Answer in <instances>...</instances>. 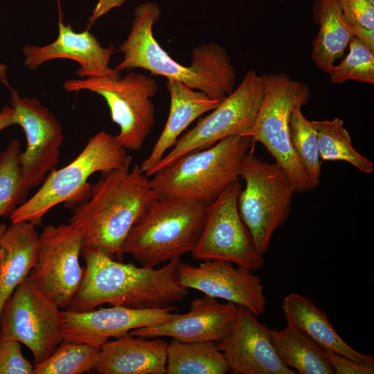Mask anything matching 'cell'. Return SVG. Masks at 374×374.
Masks as SVG:
<instances>
[{
	"mask_svg": "<svg viewBox=\"0 0 374 374\" xmlns=\"http://www.w3.org/2000/svg\"><path fill=\"white\" fill-rule=\"evenodd\" d=\"M13 109L6 106L0 112V132L11 125H13Z\"/></svg>",
	"mask_w": 374,
	"mask_h": 374,
	"instance_id": "37",
	"label": "cell"
},
{
	"mask_svg": "<svg viewBox=\"0 0 374 374\" xmlns=\"http://www.w3.org/2000/svg\"><path fill=\"white\" fill-rule=\"evenodd\" d=\"M63 310L24 280L0 312V339L17 341L32 353L34 364L49 357L63 340Z\"/></svg>",
	"mask_w": 374,
	"mask_h": 374,
	"instance_id": "11",
	"label": "cell"
},
{
	"mask_svg": "<svg viewBox=\"0 0 374 374\" xmlns=\"http://www.w3.org/2000/svg\"><path fill=\"white\" fill-rule=\"evenodd\" d=\"M253 144L250 136L235 135L189 152L155 172L150 185L157 198L181 197L211 204L240 178L242 162Z\"/></svg>",
	"mask_w": 374,
	"mask_h": 374,
	"instance_id": "5",
	"label": "cell"
},
{
	"mask_svg": "<svg viewBox=\"0 0 374 374\" xmlns=\"http://www.w3.org/2000/svg\"><path fill=\"white\" fill-rule=\"evenodd\" d=\"M344 20L353 37L374 51V29H368L355 22L348 21L345 19Z\"/></svg>",
	"mask_w": 374,
	"mask_h": 374,
	"instance_id": "36",
	"label": "cell"
},
{
	"mask_svg": "<svg viewBox=\"0 0 374 374\" xmlns=\"http://www.w3.org/2000/svg\"><path fill=\"white\" fill-rule=\"evenodd\" d=\"M125 1V0H98L88 18L87 29L89 30L98 19L105 15L111 10L121 7Z\"/></svg>",
	"mask_w": 374,
	"mask_h": 374,
	"instance_id": "35",
	"label": "cell"
},
{
	"mask_svg": "<svg viewBox=\"0 0 374 374\" xmlns=\"http://www.w3.org/2000/svg\"><path fill=\"white\" fill-rule=\"evenodd\" d=\"M238 317L231 331L217 342L233 374H296L278 358L269 328L247 308L236 305Z\"/></svg>",
	"mask_w": 374,
	"mask_h": 374,
	"instance_id": "18",
	"label": "cell"
},
{
	"mask_svg": "<svg viewBox=\"0 0 374 374\" xmlns=\"http://www.w3.org/2000/svg\"><path fill=\"white\" fill-rule=\"evenodd\" d=\"M346 21L374 29V5L368 0H336Z\"/></svg>",
	"mask_w": 374,
	"mask_h": 374,
	"instance_id": "33",
	"label": "cell"
},
{
	"mask_svg": "<svg viewBox=\"0 0 374 374\" xmlns=\"http://www.w3.org/2000/svg\"><path fill=\"white\" fill-rule=\"evenodd\" d=\"M130 155L121 167L102 173L86 196L73 205L69 224L82 235V245L123 260L122 247L132 226L156 199L148 177Z\"/></svg>",
	"mask_w": 374,
	"mask_h": 374,
	"instance_id": "3",
	"label": "cell"
},
{
	"mask_svg": "<svg viewBox=\"0 0 374 374\" xmlns=\"http://www.w3.org/2000/svg\"><path fill=\"white\" fill-rule=\"evenodd\" d=\"M372 4L374 5V0H368Z\"/></svg>",
	"mask_w": 374,
	"mask_h": 374,
	"instance_id": "40",
	"label": "cell"
},
{
	"mask_svg": "<svg viewBox=\"0 0 374 374\" xmlns=\"http://www.w3.org/2000/svg\"><path fill=\"white\" fill-rule=\"evenodd\" d=\"M301 107L292 111L290 118V138L292 147L312 182L317 187L321 175L317 129L308 120Z\"/></svg>",
	"mask_w": 374,
	"mask_h": 374,
	"instance_id": "30",
	"label": "cell"
},
{
	"mask_svg": "<svg viewBox=\"0 0 374 374\" xmlns=\"http://www.w3.org/2000/svg\"><path fill=\"white\" fill-rule=\"evenodd\" d=\"M179 280L187 289L242 305L256 317L265 311L267 301L261 278L229 261L207 260L197 266L181 262Z\"/></svg>",
	"mask_w": 374,
	"mask_h": 374,
	"instance_id": "15",
	"label": "cell"
},
{
	"mask_svg": "<svg viewBox=\"0 0 374 374\" xmlns=\"http://www.w3.org/2000/svg\"><path fill=\"white\" fill-rule=\"evenodd\" d=\"M82 247V235L71 224L46 226L39 235L37 259L28 278L62 310L71 305L83 278Z\"/></svg>",
	"mask_w": 374,
	"mask_h": 374,
	"instance_id": "13",
	"label": "cell"
},
{
	"mask_svg": "<svg viewBox=\"0 0 374 374\" xmlns=\"http://www.w3.org/2000/svg\"><path fill=\"white\" fill-rule=\"evenodd\" d=\"M100 347L62 340L45 361L35 364L33 374H82L96 367Z\"/></svg>",
	"mask_w": 374,
	"mask_h": 374,
	"instance_id": "28",
	"label": "cell"
},
{
	"mask_svg": "<svg viewBox=\"0 0 374 374\" xmlns=\"http://www.w3.org/2000/svg\"><path fill=\"white\" fill-rule=\"evenodd\" d=\"M7 228V226L6 224L4 223H1L0 224V241H1V236L3 235V233H4V231H6Z\"/></svg>",
	"mask_w": 374,
	"mask_h": 374,
	"instance_id": "39",
	"label": "cell"
},
{
	"mask_svg": "<svg viewBox=\"0 0 374 374\" xmlns=\"http://www.w3.org/2000/svg\"><path fill=\"white\" fill-rule=\"evenodd\" d=\"M30 222L7 226L0 241V312L17 287L27 277L36 262L39 234Z\"/></svg>",
	"mask_w": 374,
	"mask_h": 374,
	"instance_id": "22",
	"label": "cell"
},
{
	"mask_svg": "<svg viewBox=\"0 0 374 374\" xmlns=\"http://www.w3.org/2000/svg\"><path fill=\"white\" fill-rule=\"evenodd\" d=\"M238 317V307L220 303L204 295L190 303V310L168 321L131 330L129 334L145 338L170 337L180 341L219 342L231 331Z\"/></svg>",
	"mask_w": 374,
	"mask_h": 374,
	"instance_id": "19",
	"label": "cell"
},
{
	"mask_svg": "<svg viewBox=\"0 0 374 374\" xmlns=\"http://www.w3.org/2000/svg\"><path fill=\"white\" fill-rule=\"evenodd\" d=\"M264 94L253 127V142L262 143L290 177L296 193L315 188L292 147L290 118L294 109L311 98L308 86L284 73H263Z\"/></svg>",
	"mask_w": 374,
	"mask_h": 374,
	"instance_id": "7",
	"label": "cell"
},
{
	"mask_svg": "<svg viewBox=\"0 0 374 374\" xmlns=\"http://www.w3.org/2000/svg\"><path fill=\"white\" fill-rule=\"evenodd\" d=\"M287 322L295 326L321 348L329 350L361 364L374 365V357L359 353L338 335L326 312L314 301L300 294L291 293L282 301Z\"/></svg>",
	"mask_w": 374,
	"mask_h": 374,
	"instance_id": "23",
	"label": "cell"
},
{
	"mask_svg": "<svg viewBox=\"0 0 374 374\" xmlns=\"http://www.w3.org/2000/svg\"><path fill=\"white\" fill-rule=\"evenodd\" d=\"M312 122L317 129L320 159L345 161L366 174L374 171L373 163L353 146L351 137L344 127L343 120L335 118Z\"/></svg>",
	"mask_w": 374,
	"mask_h": 374,
	"instance_id": "27",
	"label": "cell"
},
{
	"mask_svg": "<svg viewBox=\"0 0 374 374\" xmlns=\"http://www.w3.org/2000/svg\"><path fill=\"white\" fill-rule=\"evenodd\" d=\"M8 66L3 63L0 62V81L7 84V72Z\"/></svg>",
	"mask_w": 374,
	"mask_h": 374,
	"instance_id": "38",
	"label": "cell"
},
{
	"mask_svg": "<svg viewBox=\"0 0 374 374\" xmlns=\"http://www.w3.org/2000/svg\"><path fill=\"white\" fill-rule=\"evenodd\" d=\"M13 124L20 125L27 146L21 154L23 177L30 190L41 185L55 170L63 143V127L48 109L35 98L21 97L10 88Z\"/></svg>",
	"mask_w": 374,
	"mask_h": 374,
	"instance_id": "14",
	"label": "cell"
},
{
	"mask_svg": "<svg viewBox=\"0 0 374 374\" xmlns=\"http://www.w3.org/2000/svg\"><path fill=\"white\" fill-rule=\"evenodd\" d=\"M129 156L116 136L105 131L98 132L72 161L47 175L37 191L10 214L11 222L41 225L44 215L56 205L83 199L90 186L88 179L93 173L116 169Z\"/></svg>",
	"mask_w": 374,
	"mask_h": 374,
	"instance_id": "6",
	"label": "cell"
},
{
	"mask_svg": "<svg viewBox=\"0 0 374 374\" xmlns=\"http://www.w3.org/2000/svg\"><path fill=\"white\" fill-rule=\"evenodd\" d=\"M166 85L170 94L169 114L149 156L139 164L144 174L163 158L194 121L214 109L222 101L178 80L168 79Z\"/></svg>",
	"mask_w": 374,
	"mask_h": 374,
	"instance_id": "21",
	"label": "cell"
},
{
	"mask_svg": "<svg viewBox=\"0 0 374 374\" xmlns=\"http://www.w3.org/2000/svg\"><path fill=\"white\" fill-rule=\"evenodd\" d=\"M175 305L159 309H136L112 305L85 312L63 310V340L101 347L111 338L131 330L160 324L175 319Z\"/></svg>",
	"mask_w": 374,
	"mask_h": 374,
	"instance_id": "17",
	"label": "cell"
},
{
	"mask_svg": "<svg viewBox=\"0 0 374 374\" xmlns=\"http://www.w3.org/2000/svg\"><path fill=\"white\" fill-rule=\"evenodd\" d=\"M349 52L339 64H334L328 74L332 83L347 80L374 84V51L353 37Z\"/></svg>",
	"mask_w": 374,
	"mask_h": 374,
	"instance_id": "31",
	"label": "cell"
},
{
	"mask_svg": "<svg viewBox=\"0 0 374 374\" xmlns=\"http://www.w3.org/2000/svg\"><path fill=\"white\" fill-rule=\"evenodd\" d=\"M209 206L181 197L154 199L129 231L123 254L146 267L181 258L197 243Z\"/></svg>",
	"mask_w": 374,
	"mask_h": 374,
	"instance_id": "4",
	"label": "cell"
},
{
	"mask_svg": "<svg viewBox=\"0 0 374 374\" xmlns=\"http://www.w3.org/2000/svg\"><path fill=\"white\" fill-rule=\"evenodd\" d=\"M160 14L159 6L152 1L135 8L130 33L118 47L122 60L115 68L121 72L141 68L151 75L181 82L219 100L231 94L236 73L227 51L216 43H207L193 50L189 66L177 62L154 37L153 26Z\"/></svg>",
	"mask_w": 374,
	"mask_h": 374,
	"instance_id": "2",
	"label": "cell"
},
{
	"mask_svg": "<svg viewBox=\"0 0 374 374\" xmlns=\"http://www.w3.org/2000/svg\"><path fill=\"white\" fill-rule=\"evenodd\" d=\"M21 143L12 140L0 152V217H9L26 201L29 189L23 177Z\"/></svg>",
	"mask_w": 374,
	"mask_h": 374,
	"instance_id": "29",
	"label": "cell"
},
{
	"mask_svg": "<svg viewBox=\"0 0 374 374\" xmlns=\"http://www.w3.org/2000/svg\"><path fill=\"white\" fill-rule=\"evenodd\" d=\"M321 349L333 368L335 374L374 373V365L361 364L333 351Z\"/></svg>",
	"mask_w": 374,
	"mask_h": 374,
	"instance_id": "34",
	"label": "cell"
},
{
	"mask_svg": "<svg viewBox=\"0 0 374 374\" xmlns=\"http://www.w3.org/2000/svg\"><path fill=\"white\" fill-rule=\"evenodd\" d=\"M21 344L0 339V374H33L35 364L24 357Z\"/></svg>",
	"mask_w": 374,
	"mask_h": 374,
	"instance_id": "32",
	"label": "cell"
},
{
	"mask_svg": "<svg viewBox=\"0 0 374 374\" xmlns=\"http://www.w3.org/2000/svg\"><path fill=\"white\" fill-rule=\"evenodd\" d=\"M312 12L319 28L312 42L311 57L320 70L328 73L353 35L336 0H314Z\"/></svg>",
	"mask_w": 374,
	"mask_h": 374,
	"instance_id": "24",
	"label": "cell"
},
{
	"mask_svg": "<svg viewBox=\"0 0 374 374\" xmlns=\"http://www.w3.org/2000/svg\"><path fill=\"white\" fill-rule=\"evenodd\" d=\"M264 94V75L249 70L238 87L222 100L211 113L182 134L172 149L145 175L155 172L180 156L208 148L235 135L249 136Z\"/></svg>",
	"mask_w": 374,
	"mask_h": 374,
	"instance_id": "10",
	"label": "cell"
},
{
	"mask_svg": "<svg viewBox=\"0 0 374 374\" xmlns=\"http://www.w3.org/2000/svg\"><path fill=\"white\" fill-rule=\"evenodd\" d=\"M69 92L89 91L103 97L109 109L112 121L119 127L116 136L126 150H139L155 123L152 98L158 89L152 77L130 71L123 78H87L65 81Z\"/></svg>",
	"mask_w": 374,
	"mask_h": 374,
	"instance_id": "9",
	"label": "cell"
},
{
	"mask_svg": "<svg viewBox=\"0 0 374 374\" xmlns=\"http://www.w3.org/2000/svg\"><path fill=\"white\" fill-rule=\"evenodd\" d=\"M269 336L278 358L296 373L335 374L321 348L295 326L269 328Z\"/></svg>",
	"mask_w": 374,
	"mask_h": 374,
	"instance_id": "25",
	"label": "cell"
},
{
	"mask_svg": "<svg viewBox=\"0 0 374 374\" xmlns=\"http://www.w3.org/2000/svg\"><path fill=\"white\" fill-rule=\"evenodd\" d=\"M168 342L129 333L100 347L95 371L100 374H166Z\"/></svg>",
	"mask_w": 374,
	"mask_h": 374,
	"instance_id": "20",
	"label": "cell"
},
{
	"mask_svg": "<svg viewBox=\"0 0 374 374\" xmlns=\"http://www.w3.org/2000/svg\"><path fill=\"white\" fill-rule=\"evenodd\" d=\"M166 374H226L230 371L217 342L168 343Z\"/></svg>",
	"mask_w": 374,
	"mask_h": 374,
	"instance_id": "26",
	"label": "cell"
},
{
	"mask_svg": "<svg viewBox=\"0 0 374 374\" xmlns=\"http://www.w3.org/2000/svg\"><path fill=\"white\" fill-rule=\"evenodd\" d=\"M240 177L245 186L238 197V211L258 251L263 256L275 231L288 219L296 191L283 168L276 162L262 161L253 148L242 162Z\"/></svg>",
	"mask_w": 374,
	"mask_h": 374,
	"instance_id": "8",
	"label": "cell"
},
{
	"mask_svg": "<svg viewBox=\"0 0 374 374\" xmlns=\"http://www.w3.org/2000/svg\"><path fill=\"white\" fill-rule=\"evenodd\" d=\"M80 256L85 267L78 291L66 309L69 311H89L105 303L136 309L165 308L181 302L188 294L179 280L181 258L159 268L136 267L84 245Z\"/></svg>",
	"mask_w": 374,
	"mask_h": 374,
	"instance_id": "1",
	"label": "cell"
},
{
	"mask_svg": "<svg viewBox=\"0 0 374 374\" xmlns=\"http://www.w3.org/2000/svg\"><path fill=\"white\" fill-rule=\"evenodd\" d=\"M240 179L231 183L210 204L204 230L190 252L197 260H224L256 271L265 264L238 208Z\"/></svg>",
	"mask_w": 374,
	"mask_h": 374,
	"instance_id": "12",
	"label": "cell"
},
{
	"mask_svg": "<svg viewBox=\"0 0 374 374\" xmlns=\"http://www.w3.org/2000/svg\"><path fill=\"white\" fill-rule=\"evenodd\" d=\"M58 5V34L56 39L45 46L26 45L23 48L24 65L30 71L55 59L75 61L79 67L75 71L80 78L121 77V71L109 66L115 48L112 44L103 47L96 37L86 29L75 32L71 24L62 21L60 0Z\"/></svg>",
	"mask_w": 374,
	"mask_h": 374,
	"instance_id": "16",
	"label": "cell"
}]
</instances>
